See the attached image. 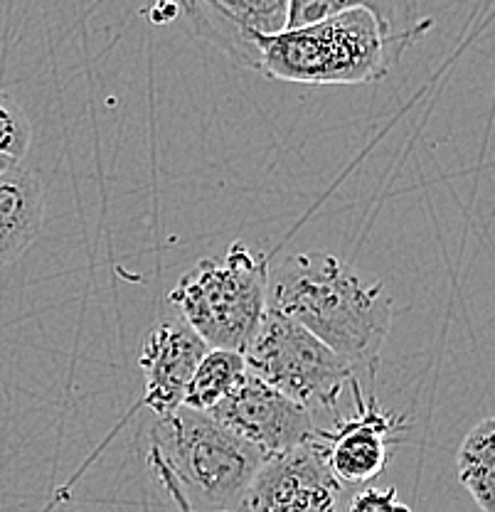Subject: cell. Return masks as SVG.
<instances>
[{"label": "cell", "mask_w": 495, "mask_h": 512, "mask_svg": "<svg viewBox=\"0 0 495 512\" xmlns=\"http://www.w3.org/2000/svg\"><path fill=\"white\" fill-rule=\"evenodd\" d=\"M348 512H412L404 503H399L397 488H365L363 493L353 495Z\"/></svg>", "instance_id": "2e32d148"}, {"label": "cell", "mask_w": 495, "mask_h": 512, "mask_svg": "<svg viewBox=\"0 0 495 512\" xmlns=\"http://www.w3.org/2000/svg\"><path fill=\"white\" fill-rule=\"evenodd\" d=\"M45 222L40 178L18 163L0 173V269L33 247Z\"/></svg>", "instance_id": "8fae6325"}, {"label": "cell", "mask_w": 495, "mask_h": 512, "mask_svg": "<svg viewBox=\"0 0 495 512\" xmlns=\"http://www.w3.org/2000/svg\"><path fill=\"white\" fill-rule=\"evenodd\" d=\"M264 453L210 414L178 407L148 429L146 463L178 512H247Z\"/></svg>", "instance_id": "7a4b0ae2"}, {"label": "cell", "mask_w": 495, "mask_h": 512, "mask_svg": "<svg viewBox=\"0 0 495 512\" xmlns=\"http://www.w3.org/2000/svg\"><path fill=\"white\" fill-rule=\"evenodd\" d=\"M429 30L392 35L363 8L259 37L257 72L298 84H370L387 77Z\"/></svg>", "instance_id": "3957f363"}, {"label": "cell", "mask_w": 495, "mask_h": 512, "mask_svg": "<svg viewBox=\"0 0 495 512\" xmlns=\"http://www.w3.org/2000/svg\"><path fill=\"white\" fill-rule=\"evenodd\" d=\"M348 389L353 392L355 414L338 419L330 429L316 426L313 439L323 446L330 473L340 483H367L385 471L390 444L404 424L402 416L385 412L377 397H363L358 375L350 377Z\"/></svg>", "instance_id": "ba28073f"}, {"label": "cell", "mask_w": 495, "mask_h": 512, "mask_svg": "<svg viewBox=\"0 0 495 512\" xmlns=\"http://www.w3.org/2000/svg\"><path fill=\"white\" fill-rule=\"evenodd\" d=\"M456 476L483 512H495V421L488 416L466 434L456 453Z\"/></svg>", "instance_id": "4fadbf2b"}, {"label": "cell", "mask_w": 495, "mask_h": 512, "mask_svg": "<svg viewBox=\"0 0 495 512\" xmlns=\"http://www.w3.org/2000/svg\"><path fill=\"white\" fill-rule=\"evenodd\" d=\"M165 5H168V0H158V10H161V13L153 18V23H165Z\"/></svg>", "instance_id": "ac0fdd59"}, {"label": "cell", "mask_w": 495, "mask_h": 512, "mask_svg": "<svg viewBox=\"0 0 495 512\" xmlns=\"http://www.w3.org/2000/svg\"><path fill=\"white\" fill-rule=\"evenodd\" d=\"M173 8L193 35L247 69H257L259 37L289 23V0H175Z\"/></svg>", "instance_id": "9c48e42d"}, {"label": "cell", "mask_w": 495, "mask_h": 512, "mask_svg": "<svg viewBox=\"0 0 495 512\" xmlns=\"http://www.w3.org/2000/svg\"><path fill=\"white\" fill-rule=\"evenodd\" d=\"M207 414L239 439L257 446L266 458L298 446L318 426L308 409L249 370L234 384L232 392Z\"/></svg>", "instance_id": "52a82bcc"}, {"label": "cell", "mask_w": 495, "mask_h": 512, "mask_svg": "<svg viewBox=\"0 0 495 512\" xmlns=\"http://www.w3.org/2000/svg\"><path fill=\"white\" fill-rule=\"evenodd\" d=\"M33 128L18 101L0 89V153L20 160L30 151Z\"/></svg>", "instance_id": "9a60e30c"}, {"label": "cell", "mask_w": 495, "mask_h": 512, "mask_svg": "<svg viewBox=\"0 0 495 512\" xmlns=\"http://www.w3.org/2000/svg\"><path fill=\"white\" fill-rule=\"evenodd\" d=\"M269 261L234 242L222 259H202L170 291L180 318L207 348L244 352L266 311Z\"/></svg>", "instance_id": "277c9868"}, {"label": "cell", "mask_w": 495, "mask_h": 512, "mask_svg": "<svg viewBox=\"0 0 495 512\" xmlns=\"http://www.w3.org/2000/svg\"><path fill=\"white\" fill-rule=\"evenodd\" d=\"M15 163H20V160H15V158H10V156H5V153H0V173H5V170L13 168Z\"/></svg>", "instance_id": "e0dca14e"}, {"label": "cell", "mask_w": 495, "mask_h": 512, "mask_svg": "<svg viewBox=\"0 0 495 512\" xmlns=\"http://www.w3.org/2000/svg\"><path fill=\"white\" fill-rule=\"evenodd\" d=\"M266 308L291 318L358 375L375 372L392 328V298L380 281L328 252H303L269 271Z\"/></svg>", "instance_id": "6da1fadb"}, {"label": "cell", "mask_w": 495, "mask_h": 512, "mask_svg": "<svg viewBox=\"0 0 495 512\" xmlns=\"http://www.w3.org/2000/svg\"><path fill=\"white\" fill-rule=\"evenodd\" d=\"M343 483L313 439L264 458L249 485L247 512H338Z\"/></svg>", "instance_id": "8992f818"}, {"label": "cell", "mask_w": 495, "mask_h": 512, "mask_svg": "<svg viewBox=\"0 0 495 512\" xmlns=\"http://www.w3.org/2000/svg\"><path fill=\"white\" fill-rule=\"evenodd\" d=\"M207 350L210 348L183 318L158 320L138 352V367L146 377L143 407L151 409L153 416H165L183 407L190 377Z\"/></svg>", "instance_id": "30bf717a"}, {"label": "cell", "mask_w": 495, "mask_h": 512, "mask_svg": "<svg viewBox=\"0 0 495 512\" xmlns=\"http://www.w3.org/2000/svg\"><path fill=\"white\" fill-rule=\"evenodd\" d=\"M419 0H289V23L286 28L318 23L345 10L363 8L392 35L412 30H431V20H417Z\"/></svg>", "instance_id": "7c38bea8"}, {"label": "cell", "mask_w": 495, "mask_h": 512, "mask_svg": "<svg viewBox=\"0 0 495 512\" xmlns=\"http://www.w3.org/2000/svg\"><path fill=\"white\" fill-rule=\"evenodd\" d=\"M247 370L308 409L333 414L355 370L291 318L266 308L257 335L242 352Z\"/></svg>", "instance_id": "5b68a950"}, {"label": "cell", "mask_w": 495, "mask_h": 512, "mask_svg": "<svg viewBox=\"0 0 495 512\" xmlns=\"http://www.w3.org/2000/svg\"><path fill=\"white\" fill-rule=\"evenodd\" d=\"M244 372H247V362L242 352L210 348L190 377L183 407L205 414L212 412L232 392L234 384L242 380Z\"/></svg>", "instance_id": "5bb4252c"}]
</instances>
